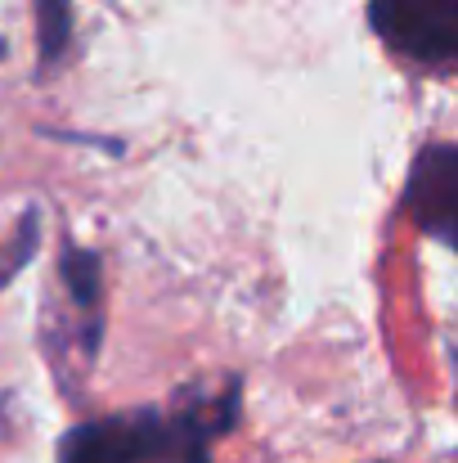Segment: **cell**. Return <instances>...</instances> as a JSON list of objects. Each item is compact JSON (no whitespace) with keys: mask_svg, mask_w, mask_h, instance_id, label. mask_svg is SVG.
Segmentation results:
<instances>
[{"mask_svg":"<svg viewBox=\"0 0 458 463\" xmlns=\"http://www.w3.org/2000/svg\"><path fill=\"white\" fill-rule=\"evenodd\" d=\"M171 450H180V419L166 423L145 410L72 428L59 446V463H153Z\"/></svg>","mask_w":458,"mask_h":463,"instance_id":"1","label":"cell"},{"mask_svg":"<svg viewBox=\"0 0 458 463\" xmlns=\"http://www.w3.org/2000/svg\"><path fill=\"white\" fill-rule=\"evenodd\" d=\"M369 18L378 36L423 63H450L458 54V0H373Z\"/></svg>","mask_w":458,"mask_h":463,"instance_id":"2","label":"cell"},{"mask_svg":"<svg viewBox=\"0 0 458 463\" xmlns=\"http://www.w3.org/2000/svg\"><path fill=\"white\" fill-rule=\"evenodd\" d=\"M405 207L414 216L418 230H427L432 239L450 243L454 239V221H458V149L454 145H432L427 154L418 157Z\"/></svg>","mask_w":458,"mask_h":463,"instance_id":"3","label":"cell"},{"mask_svg":"<svg viewBox=\"0 0 458 463\" xmlns=\"http://www.w3.org/2000/svg\"><path fill=\"white\" fill-rule=\"evenodd\" d=\"M234 414H238V387H229V396L220 401L216 419L207 410L202 414H180V463H211V437L229 432Z\"/></svg>","mask_w":458,"mask_h":463,"instance_id":"4","label":"cell"},{"mask_svg":"<svg viewBox=\"0 0 458 463\" xmlns=\"http://www.w3.org/2000/svg\"><path fill=\"white\" fill-rule=\"evenodd\" d=\"M63 284L72 288L77 307H95V293H99V257L95 252H68L63 257Z\"/></svg>","mask_w":458,"mask_h":463,"instance_id":"5","label":"cell"},{"mask_svg":"<svg viewBox=\"0 0 458 463\" xmlns=\"http://www.w3.org/2000/svg\"><path fill=\"white\" fill-rule=\"evenodd\" d=\"M41 59L45 63H54L59 54H63V45H68V27H72V18H68V0H41Z\"/></svg>","mask_w":458,"mask_h":463,"instance_id":"6","label":"cell"},{"mask_svg":"<svg viewBox=\"0 0 458 463\" xmlns=\"http://www.w3.org/2000/svg\"><path fill=\"white\" fill-rule=\"evenodd\" d=\"M36 239H41V230H36V216L27 212V216H23V225H18V243L9 248V261L0 266V288H5L14 275H18V266H23V261H32V252H36Z\"/></svg>","mask_w":458,"mask_h":463,"instance_id":"7","label":"cell"}]
</instances>
